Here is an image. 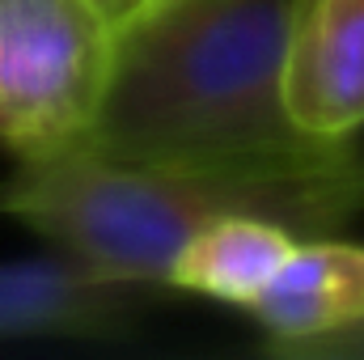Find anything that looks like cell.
<instances>
[{
  "instance_id": "cell-2",
  "label": "cell",
  "mask_w": 364,
  "mask_h": 360,
  "mask_svg": "<svg viewBox=\"0 0 364 360\" xmlns=\"http://www.w3.org/2000/svg\"><path fill=\"white\" fill-rule=\"evenodd\" d=\"M360 208V144H343L314 166L203 170L119 162L77 140L17 157L0 174L4 221H17L81 268L153 288H170L182 246L220 216H263L296 238H335Z\"/></svg>"
},
{
  "instance_id": "cell-4",
  "label": "cell",
  "mask_w": 364,
  "mask_h": 360,
  "mask_svg": "<svg viewBox=\"0 0 364 360\" xmlns=\"http://www.w3.org/2000/svg\"><path fill=\"white\" fill-rule=\"evenodd\" d=\"M284 106L314 140L364 127V0H292Z\"/></svg>"
},
{
  "instance_id": "cell-7",
  "label": "cell",
  "mask_w": 364,
  "mask_h": 360,
  "mask_svg": "<svg viewBox=\"0 0 364 360\" xmlns=\"http://www.w3.org/2000/svg\"><path fill=\"white\" fill-rule=\"evenodd\" d=\"M296 242V233L263 216H220L182 246L170 271V288L246 309L275 280Z\"/></svg>"
},
{
  "instance_id": "cell-10",
  "label": "cell",
  "mask_w": 364,
  "mask_h": 360,
  "mask_svg": "<svg viewBox=\"0 0 364 360\" xmlns=\"http://www.w3.org/2000/svg\"><path fill=\"white\" fill-rule=\"evenodd\" d=\"M161 4H170V0H153V4L144 9V13H153V9H161ZM144 13H140V17H144Z\"/></svg>"
},
{
  "instance_id": "cell-1",
  "label": "cell",
  "mask_w": 364,
  "mask_h": 360,
  "mask_svg": "<svg viewBox=\"0 0 364 360\" xmlns=\"http://www.w3.org/2000/svg\"><path fill=\"white\" fill-rule=\"evenodd\" d=\"M292 0H170L119 30L81 144L140 166L279 170L352 140L305 136L284 106Z\"/></svg>"
},
{
  "instance_id": "cell-6",
  "label": "cell",
  "mask_w": 364,
  "mask_h": 360,
  "mask_svg": "<svg viewBox=\"0 0 364 360\" xmlns=\"http://www.w3.org/2000/svg\"><path fill=\"white\" fill-rule=\"evenodd\" d=\"M246 314L267 331V348L301 344L356 322L364 314V246L339 238H301Z\"/></svg>"
},
{
  "instance_id": "cell-9",
  "label": "cell",
  "mask_w": 364,
  "mask_h": 360,
  "mask_svg": "<svg viewBox=\"0 0 364 360\" xmlns=\"http://www.w3.org/2000/svg\"><path fill=\"white\" fill-rule=\"evenodd\" d=\"M93 4L110 17V26H114V30H127V26H132V21H136L153 0H93Z\"/></svg>"
},
{
  "instance_id": "cell-5",
  "label": "cell",
  "mask_w": 364,
  "mask_h": 360,
  "mask_svg": "<svg viewBox=\"0 0 364 360\" xmlns=\"http://www.w3.org/2000/svg\"><path fill=\"white\" fill-rule=\"evenodd\" d=\"M153 292V284L102 275L68 255L0 263V344L127 335Z\"/></svg>"
},
{
  "instance_id": "cell-8",
  "label": "cell",
  "mask_w": 364,
  "mask_h": 360,
  "mask_svg": "<svg viewBox=\"0 0 364 360\" xmlns=\"http://www.w3.org/2000/svg\"><path fill=\"white\" fill-rule=\"evenodd\" d=\"M272 356H292V360H364V314L348 327H335L326 335L301 339V344H279L267 348Z\"/></svg>"
},
{
  "instance_id": "cell-3",
  "label": "cell",
  "mask_w": 364,
  "mask_h": 360,
  "mask_svg": "<svg viewBox=\"0 0 364 360\" xmlns=\"http://www.w3.org/2000/svg\"><path fill=\"white\" fill-rule=\"evenodd\" d=\"M119 30L93 0H0V144H77L114 68Z\"/></svg>"
}]
</instances>
